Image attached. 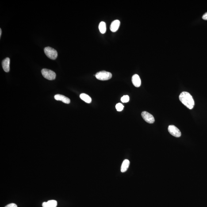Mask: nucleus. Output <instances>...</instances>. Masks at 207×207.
<instances>
[{"label":"nucleus","mask_w":207,"mask_h":207,"mask_svg":"<svg viewBox=\"0 0 207 207\" xmlns=\"http://www.w3.org/2000/svg\"><path fill=\"white\" fill-rule=\"evenodd\" d=\"M179 99L180 101L188 109H192L194 108V99L191 95L188 92H182L180 95Z\"/></svg>","instance_id":"nucleus-1"},{"label":"nucleus","mask_w":207,"mask_h":207,"mask_svg":"<svg viewBox=\"0 0 207 207\" xmlns=\"http://www.w3.org/2000/svg\"><path fill=\"white\" fill-rule=\"evenodd\" d=\"M44 50L46 56L49 59L52 60H55L57 57V51L55 49L51 47H46L45 48Z\"/></svg>","instance_id":"nucleus-2"},{"label":"nucleus","mask_w":207,"mask_h":207,"mask_svg":"<svg viewBox=\"0 0 207 207\" xmlns=\"http://www.w3.org/2000/svg\"><path fill=\"white\" fill-rule=\"evenodd\" d=\"M96 78L100 80L105 81L110 79L112 77V74L109 72L103 71L97 73L95 75Z\"/></svg>","instance_id":"nucleus-3"},{"label":"nucleus","mask_w":207,"mask_h":207,"mask_svg":"<svg viewBox=\"0 0 207 207\" xmlns=\"http://www.w3.org/2000/svg\"><path fill=\"white\" fill-rule=\"evenodd\" d=\"M42 74L43 76L49 80H53L55 79L56 77V74L55 72L52 70L47 69H43L42 70Z\"/></svg>","instance_id":"nucleus-4"},{"label":"nucleus","mask_w":207,"mask_h":207,"mask_svg":"<svg viewBox=\"0 0 207 207\" xmlns=\"http://www.w3.org/2000/svg\"><path fill=\"white\" fill-rule=\"evenodd\" d=\"M168 131L169 133L176 137H179L181 136L180 131L174 125L169 126Z\"/></svg>","instance_id":"nucleus-5"},{"label":"nucleus","mask_w":207,"mask_h":207,"mask_svg":"<svg viewBox=\"0 0 207 207\" xmlns=\"http://www.w3.org/2000/svg\"><path fill=\"white\" fill-rule=\"evenodd\" d=\"M141 115L143 119L145 120L146 122L149 123V124H153L155 122V119H154L153 116L148 112H143L142 113Z\"/></svg>","instance_id":"nucleus-6"},{"label":"nucleus","mask_w":207,"mask_h":207,"mask_svg":"<svg viewBox=\"0 0 207 207\" xmlns=\"http://www.w3.org/2000/svg\"><path fill=\"white\" fill-rule=\"evenodd\" d=\"M10 59L9 58H6L2 62V67L5 72H9L10 71Z\"/></svg>","instance_id":"nucleus-7"},{"label":"nucleus","mask_w":207,"mask_h":207,"mask_svg":"<svg viewBox=\"0 0 207 207\" xmlns=\"http://www.w3.org/2000/svg\"><path fill=\"white\" fill-rule=\"evenodd\" d=\"M55 99L57 101H62V102H64V103L69 104L70 103V99L68 98L67 97L61 94H56L54 97Z\"/></svg>","instance_id":"nucleus-8"},{"label":"nucleus","mask_w":207,"mask_h":207,"mask_svg":"<svg viewBox=\"0 0 207 207\" xmlns=\"http://www.w3.org/2000/svg\"><path fill=\"white\" fill-rule=\"evenodd\" d=\"M132 81L134 86L136 87H139L141 84L140 77L138 74H135L132 77Z\"/></svg>","instance_id":"nucleus-9"},{"label":"nucleus","mask_w":207,"mask_h":207,"mask_svg":"<svg viewBox=\"0 0 207 207\" xmlns=\"http://www.w3.org/2000/svg\"><path fill=\"white\" fill-rule=\"evenodd\" d=\"M120 25V22L119 20H116L113 22L111 24L110 30L112 32H116L119 29Z\"/></svg>","instance_id":"nucleus-10"},{"label":"nucleus","mask_w":207,"mask_h":207,"mask_svg":"<svg viewBox=\"0 0 207 207\" xmlns=\"http://www.w3.org/2000/svg\"><path fill=\"white\" fill-rule=\"evenodd\" d=\"M57 205V202L55 200H50L47 202L43 203V207H56Z\"/></svg>","instance_id":"nucleus-11"},{"label":"nucleus","mask_w":207,"mask_h":207,"mask_svg":"<svg viewBox=\"0 0 207 207\" xmlns=\"http://www.w3.org/2000/svg\"><path fill=\"white\" fill-rule=\"evenodd\" d=\"M130 165V162L128 160L126 159L123 161L121 167V171L122 172H125L128 170Z\"/></svg>","instance_id":"nucleus-12"},{"label":"nucleus","mask_w":207,"mask_h":207,"mask_svg":"<svg viewBox=\"0 0 207 207\" xmlns=\"http://www.w3.org/2000/svg\"><path fill=\"white\" fill-rule=\"evenodd\" d=\"M80 97L81 99L84 101L85 102L87 103H90L92 102V99L91 97L85 93H82L80 95Z\"/></svg>","instance_id":"nucleus-13"},{"label":"nucleus","mask_w":207,"mask_h":207,"mask_svg":"<svg viewBox=\"0 0 207 207\" xmlns=\"http://www.w3.org/2000/svg\"><path fill=\"white\" fill-rule=\"evenodd\" d=\"M99 28L100 32L102 34L105 33L106 31V24L104 22H101L100 23Z\"/></svg>","instance_id":"nucleus-14"},{"label":"nucleus","mask_w":207,"mask_h":207,"mask_svg":"<svg viewBox=\"0 0 207 207\" xmlns=\"http://www.w3.org/2000/svg\"><path fill=\"white\" fill-rule=\"evenodd\" d=\"M116 108L117 111L120 112L123 110V109H124V106L122 104L120 103H118L116 105Z\"/></svg>","instance_id":"nucleus-15"},{"label":"nucleus","mask_w":207,"mask_h":207,"mask_svg":"<svg viewBox=\"0 0 207 207\" xmlns=\"http://www.w3.org/2000/svg\"><path fill=\"white\" fill-rule=\"evenodd\" d=\"M129 101V97L128 95L123 96L121 99V101L123 103L128 102Z\"/></svg>","instance_id":"nucleus-16"},{"label":"nucleus","mask_w":207,"mask_h":207,"mask_svg":"<svg viewBox=\"0 0 207 207\" xmlns=\"http://www.w3.org/2000/svg\"><path fill=\"white\" fill-rule=\"evenodd\" d=\"M5 207H17V205L14 203H11L6 206Z\"/></svg>","instance_id":"nucleus-17"},{"label":"nucleus","mask_w":207,"mask_h":207,"mask_svg":"<svg viewBox=\"0 0 207 207\" xmlns=\"http://www.w3.org/2000/svg\"><path fill=\"white\" fill-rule=\"evenodd\" d=\"M202 18L203 19L207 21V13L204 14V15L203 16Z\"/></svg>","instance_id":"nucleus-18"},{"label":"nucleus","mask_w":207,"mask_h":207,"mask_svg":"<svg viewBox=\"0 0 207 207\" xmlns=\"http://www.w3.org/2000/svg\"><path fill=\"white\" fill-rule=\"evenodd\" d=\"M1 34H2V30L0 28V37H1Z\"/></svg>","instance_id":"nucleus-19"}]
</instances>
